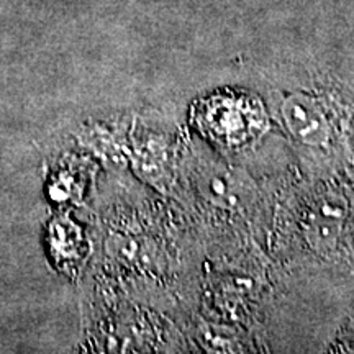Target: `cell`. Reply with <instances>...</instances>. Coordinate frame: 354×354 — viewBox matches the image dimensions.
<instances>
[{"instance_id": "cell-1", "label": "cell", "mask_w": 354, "mask_h": 354, "mask_svg": "<svg viewBox=\"0 0 354 354\" xmlns=\"http://www.w3.org/2000/svg\"><path fill=\"white\" fill-rule=\"evenodd\" d=\"M284 125L292 136L307 146H322L330 138V123L312 97L292 94L281 104Z\"/></svg>"}, {"instance_id": "cell-2", "label": "cell", "mask_w": 354, "mask_h": 354, "mask_svg": "<svg viewBox=\"0 0 354 354\" xmlns=\"http://www.w3.org/2000/svg\"><path fill=\"white\" fill-rule=\"evenodd\" d=\"M198 187L207 201L221 209H240L253 198V185L248 183L246 177L223 167L203 172Z\"/></svg>"}]
</instances>
